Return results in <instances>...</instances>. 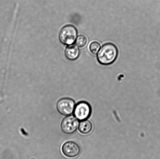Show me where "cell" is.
I'll return each instance as SVG.
<instances>
[{"instance_id":"obj_1","label":"cell","mask_w":160,"mask_h":159,"mask_svg":"<svg viewBox=\"0 0 160 159\" xmlns=\"http://www.w3.org/2000/svg\"><path fill=\"white\" fill-rule=\"evenodd\" d=\"M118 55V49L113 44L106 43L100 49L97 58L99 63L103 65H109L114 63Z\"/></svg>"},{"instance_id":"obj_2","label":"cell","mask_w":160,"mask_h":159,"mask_svg":"<svg viewBox=\"0 0 160 159\" xmlns=\"http://www.w3.org/2000/svg\"><path fill=\"white\" fill-rule=\"evenodd\" d=\"M77 35V30L74 26H66L61 30L59 34V39L64 44H72L74 43Z\"/></svg>"},{"instance_id":"obj_3","label":"cell","mask_w":160,"mask_h":159,"mask_svg":"<svg viewBox=\"0 0 160 159\" xmlns=\"http://www.w3.org/2000/svg\"><path fill=\"white\" fill-rule=\"evenodd\" d=\"M75 107L74 101L70 98L61 99L57 104L58 111L63 116H68L72 114Z\"/></svg>"},{"instance_id":"obj_4","label":"cell","mask_w":160,"mask_h":159,"mask_svg":"<svg viewBox=\"0 0 160 159\" xmlns=\"http://www.w3.org/2000/svg\"><path fill=\"white\" fill-rule=\"evenodd\" d=\"M92 110L88 103L85 102L79 103L75 107L74 115L80 121L84 120L90 116Z\"/></svg>"},{"instance_id":"obj_5","label":"cell","mask_w":160,"mask_h":159,"mask_svg":"<svg viewBox=\"0 0 160 159\" xmlns=\"http://www.w3.org/2000/svg\"><path fill=\"white\" fill-rule=\"evenodd\" d=\"M79 121L76 117L70 116L65 118L61 124V129L65 133L70 134L76 131L79 126Z\"/></svg>"},{"instance_id":"obj_6","label":"cell","mask_w":160,"mask_h":159,"mask_svg":"<svg viewBox=\"0 0 160 159\" xmlns=\"http://www.w3.org/2000/svg\"><path fill=\"white\" fill-rule=\"evenodd\" d=\"M62 153L66 157L73 158L77 157L80 152L79 146L72 141L67 142L62 146Z\"/></svg>"},{"instance_id":"obj_7","label":"cell","mask_w":160,"mask_h":159,"mask_svg":"<svg viewBox=\"0 0 160 159\" xmlns=\"http://www.w3.org/2000/svg\"><path fill=\"white\" fill-rule=\"evenodd\" d=\"M80 50L76 45H71L68 46L65 50V55L70 60H76L79 55Z\"/></svg>"},{"instance_id":"obj_8","label":"cell","mask_w":160,"mask_h":159,"mask_svg":"<svg viewBox=\"0 0 160 159\" xmlns=\"http://www.w3.org/2000/svg\"><path fill=\"white\" fill-rule=\"evenodd\" d=\"M92 124L90 121L84 120L80 123L79 130L81 133L87 134L92 131Z\"/></svg>"},{"instance_id":"obj_9","label":"cell","mask_w":160,"mask_h":159,"mask_svg":"<svg viewBox=\"0 0 160 159\" xmlns=\"http://www.w3.org/2000/svg\"><path fill=\"white\" fill-rule=\"evenodd\" d=\"M100 48L101 46L99 43L97 42H93L89 45V49L92 54H98Z\"/></svg>"},{"instance_id":"obj_10","label":"cell","mask_w":160,"mask_h":159,"mask_svg":"<svg viewBox=\"0 0 160 159\" xmlns=\"http://www.w3.org/2000/svg\"><path fill=\"white\" fill-rule=\"evenodd\" d=\"M87 40L86 37L83 35L78 36L76 40V44L79 47H82L87 43Z\"/></svg>"}]
</instances>
